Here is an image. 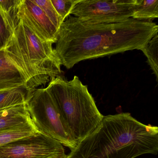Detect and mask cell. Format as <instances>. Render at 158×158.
I'll list each match as a JSON object with an SVG mask.
<instances>
[{
    "label": "cell",
    "mask_w": 158,
    "mask_h": 158,
    "mask_svg": "<svg viewBox=\"0 0 158 158\" xmlns=\"http://www.w3.org/2000/svg\"><path fill=\"white\" fill-rule=\"evenodd\" d=\"M158 33V25L152 22L130 18L90 24L69 15L60 27L54 49L61 65L69 69L81 61L141 50Z\"/></svg>",
    "instance_id": "obj_1"
},
{
    "label": "cell",
    "mask_w": 158,
    "mask_h": 158,
    "mask_svg": "<svg viewBox=\"0 0 158 158\" xmlns=\"http://www.w3.org/2000/svg\"><path fill=\"white\" fill-rule=\"evenodd\" d=\"M158 152V127L144 124L130 113H122L103 116L67 158H135Z\"/></svg>",
    "instance_id": "obj_2"
},
{
    "label": "cell",
    "mask_w": 158,
    "mask_h": 158,
    "mask_svg": "<svg viewBox=\"0 0 158 158\" xmlns=\"http://www.w3.org/2000/svg\"><path fill=\"white\" fill-rule=\"evenodd\" d=\"M52 44L40 39L19 20L4 49L7 57L24 77L26 86L33 92L61 76V64Z\"/></svg>",
    "instance_id": "obj_3"
},
{
    "label": "cell",
    "mask_w": 158,
    "mask_h": 158,
    "mask_svg": "<svg viewBox=\"0 0 158 158\" xmlns=\"http://www.w3.org/2000/svg\"><path fill=\"white\" fill-rule=\"evenodd\" d=\"M61 118L76 142L92 133L103 117L89 93L87 86L75 76L70 81L61 76L50 82L46 88Z\"/></svg>",
    "instance_id": "obj_4"
},
{
    "label": "cell",
    "mask_w": 158,
    "mask_h": 158,
    "mask_svg": "<svg viewBox=\"0 0 158 158\" xmlns=\"http://www.w3.org/2000/svg\"><path fill=\"white\" fill-rule=\"evenodd\" d=\"M27 106L31 120L39 131L58 140L71 151L75 148L77 143L62 120L47 89H35Z\"/></svg>",
    "instance_id": "obj_5"
},
{
    "label": "cell",
    "mask_w": 158,
    "mask_h": 158,
    "mask_svg": "<svg viewBox=\"0 0 158 158\" xmlns=\"http://www.w3.org/2000/svg\"><path fill=\"white\" fill-rule=\"evenodd\" d=\"M136 0H81L71 15L90 24L120 23L131 18Z\"/></svg>",
    "instance_id": "obj_6"
},
{
    "label": "cell",
    "mask_w": 158,
    "mask_h": 158,
    "mask_svg": "<svg viewBox=\"0 0 158 158\" xmlns=\"http://www.w3.org/2000/svg\"><path fill=\"white\" fill-rule=\"evenodd\" d=\"M63 145L40 131L0 146V158H67Z\"/></svg>",
    "instance_id": "obj_7"
},
{
    "label": "cell",
    "mask_w": 158,
    "mask_h": 158,
    "mask_svg": "<svg viewBox=\"0 0 158 158\" xmlns=\"http://www.w3.org/2000/svg\"><path fill=\"white\" fill-rule=\"evenodd\" d=\"M17 18L40 39L53 44L56 43L59 29L33 1L21 0Z\"/></svg>",
    "instance_id": "obj_8"
},
{
    "label": "cell",
    "mask_w": 158,
    "mask_h": 158,
    "mask_svg": "<svg viewBox=\"0 0 158 158\" xmlns=\"http://www.w3.org/2000/svg\"><path fill=\"white\" fill-rule=\"evenodd\" d=\"M32 123L27 104L0 110V131L20 128Z\"/></svg>",
    "instance_id": "obj_9"
},
{
    "label": "cell",
    "mask_w": 158,
    "mask_h": 158,
    "mask_svg": "<svg viewBox=\"0 0 158 158\" xmlns=\"http://www.w3.org/2000/svg\"><path fill=\"white\" fill-rule=\"evenodd\" d=\"M26 86L24 77L10 60L4 49L0 50V91Z\"/></svg>",
    "instance_id": "obj_10"
},
{
    "label": "cell",
    "mask_w": 158,
    "mask_h": 158,
    "mask_svg": "<svg viewBox=\"0 0 158 158\" xmlns=\"http://www.w3.org/2000/svg\"><path fill=\"white\" fill-rule=\"evenodd\" d=\"M33 92L26 85L0 91V110L27 104Z\"/></svg>",
    "instance_id": "obj_11"
},
{
    "label": "cell",
    "mask_w": 158,
    "mask_h": 158,
    "mask_svg": "<svg viewBox=\"0 0 158 158\" xmlns=\"http://www.w3.org/2000/svg\"><path fill=\"white\" fill-rule=\"evenodd\" d=\"M158 17V0H136L131 18L152 22V20Z\"/></svg>",
    "instance_id": "obj_12"
},
{
    "label": "cell",
    "mask_w": 158,
    "mask_h": 158,
    "mask_svg": "<svg viewBox=\"0 0 158 158\" xmlns=\"http://www.w3.org/2000/svg\"><path fill=\"white\" fill-rule=\"evenodd\" d=\"M38 131L33 123L24 127L0 131V146L30 135Z\"/></svg>",
    "instance_id": "obj_13"
},
{
    "label": "cell",
    "mask_w": 158,
    "mask_h": 158,
    "mask_svg": "<svg viewBox=\"0 0 158 158\" xmlns=\"http://www.w3.org/2000/svg\"><path fill=\"white\" fill-rule=\"evenodd\" d=\"M148 59V62L158 79V35H155L141 50Z\"/></svg>",
    "instance_id": "obj_14"
},
{
    "label": "cell",
    "mask_w": 158,
    "mask_h": 158,
    "mask_svg": "<svg viewBox=\"0 0 158 158\" xmlns=\"http://www.w3.org/2000/svg\"><path fill=\"white\" fill-rule=\"evenodd\" d=\"M21 0H1L0 10L15 29L19 20L17 18L18 6Z\"/></svg>",
    "instance_id": "obj_15"
},
{
    "label": "cell",
    "mask_w": 158,
    "mask_h": 158,
    "mask_svg": "<svg viewBox=\"0 0 158 158\" xmlns=\"http://www.w3.org/2000/svg\"><path fill=\"white\" fill-rule=\"evenodd\" d=\"M14 28L0 10V50L4 49L13 35Z\"/></svg>",
    "instance_id": "obj_16"
},
{
    "label": "cell",
    "mask_w": 158,
    "mask_h": 158,
    "mask_svg": "<svg viewBox=\"0 0 158 158\" xmlns=\"http://www.w3.org/2000/svg\"><path fill=\"white\" fill-rule=\"evenodd\" d=\"M81 0H51L62 23L71 15V11Z\"/></svg>",
    "instance_id": "obj_17"
},
{
    "label": "cell",
    "mask_w": 158,
    "mask_h": 158,
    "mask_svg": "<svg viewBox=\"0 0 158 158\" xmlns=\"http://www.w3.org/2000/svg\"><path fill=\"white\" fill-rule=\"evenodd\" d=\"M33 2L43 10L54 25L60 29L62 23L51 0H34Z\"/></svg>",
    "instance_id": "obj_18"
}]
</instances>
